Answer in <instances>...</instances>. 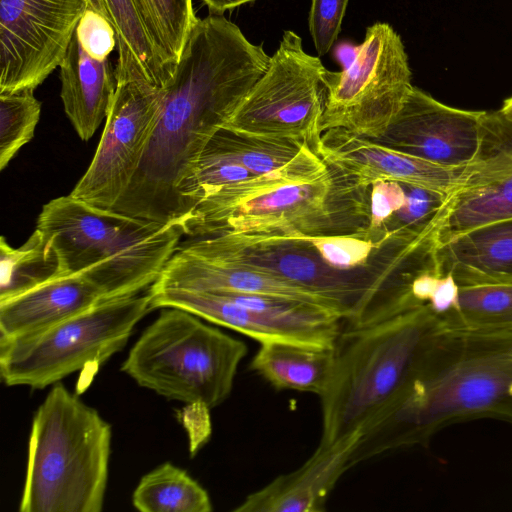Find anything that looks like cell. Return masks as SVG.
Listing matches in <instances>:
<instances>
[{
    "label": "cell",
    "mask_w": 512,
    "mask_h": 512,
    "mask_svg": "<svg viewBox=\"0 0 512 512\" xmlns=\"http://www.w3.org/2000/svg\"><path fill=\"white\" fill-rule=\"evenodd\" d=\"M270 57L223 15L198 18L161 87L159 119L140 167L111 209L183 226L182 183L264 74Z\"/></svg>",
    "instance_id": "obj_1"
},
{
    "label": "cell",
    "mask_w": 512,
    "mask_h": 512,
    "mask_svg": "<svg viewBox=\"0 0 512 512\" xmlns=\"http://www.w3.org/2000/svg\"><path fill=\"white\" fill-rule=\"evenodd\" d=\"M512 423V326H443L411 377L364 430L351 467L476 418Z\"/></svg>",
    "instance_id": "obj_2"
},
{
    "label": "cell",
    "mask_w": 512,
    "mask_h": 512,
    "mask_svg": "<svg viewBox=\"0 0 512 512\" xmlns=\"http://www.w3.org/2000/svg\"><path fill=\"white\" fill-rule=\"evenodd\" d=\"M370 188L354 185L309 146L271 172L202 192L184 223L193 238L221 233L363 232Z\"/></svg>",
    "instance_id": "obj_3"
},
{
    "label": "cell",
    "mask_w": 512,
    "mask_h": 512,
    "mask_svg": "<svg viewBox=\"0 0 512 512\" xmlns=\"http://www.w3.org/2000/svg\"><path fill=\"white\" fill-rule=\"evenodd\" d=\"M442 326V318L428 305L365 323L344 322L320 396L318 445L362 434L407 383Z\"/></svg>",
    "instance_id": "obj_4"
},
{
    "label": "cell",
    "mask_w": 512,
    "mask_h": 512,
    "mask_svg": "<svg viewBox=\"0 0 512 512\" xmlns=\"http://www.w3.org/2000/svg\"><path fill=\"white\" fill-rule=\"evenodd\" d=\"M36 229L55 250L61 275L85 278L103 301L149 289L185 235L177 221L134 217L71 194L46 203Z\"/></svg>",
    "instance_id": "obj_5"
},
{
    "label": "cell",
    "mask_w": 512,
    "mask_h": 512,
    "mask_svg": "<svg viewBox=\"0 0 512 512\" xmlns=\"http://www.w3.org/2000/svg\"><path fill=\"white\" fill-rule=\"evenodd\" d=\"M112 430L61 382L37 408L28 442L21 512H100Z\"/></svg>",
    "instance_id": "obj_6"
},
{
    "label": "cell",
    "mask_w": 512,
    "mask_h": 512,
    "mask_svg": "<svg viewBox=\"0 0 512 512\" xmlns=\"http://www.w3.org/2000/svg\"><path fill=\"white\" fill-rule=\"evenodd\" d=\"M140 335L121 371L168 399L214 408L230 395L247 346L198 316L162 308Z\"/></svg>",
    "instance_id": "obj_7"
},
{
    "label": "cell",
    "mask_w": 512,
    "mask_h": 512,
    "mask_svg": "<svg viewBox=\"0 0 512 512\" xmlns=\"http://www.w3.org/2000/svg\"><path fill=\"white\" fill-rule=\"evenodd\" d=\"M152 309L151 296L102 301L49 328L0 340V376L7 386L44 389L87 365H100L126 345Z\"/></svg>",
    "instance_id": "obj_8"
},
{
    "label": "cell",
    "mask_w": 512,
    "mask_h": 512,
    "mask_svg": "<svg viewBox=\"0 0 512 512\" xmlns=\"http://www.w3.org/2000/svg\"><path fill=\"white\" fill-rule=\"evenodd\" d=\"M400 35L384 22L367 27L346 68L327 70L320 129L341 128L377 139L401 110L413 88Z\"/></svg>",
    "instance_id": "obj_9"
},
{
    "label": "cell",
    "mask_w": 512,
    "mask_h": 512,
    "mask_svg": "<svg viewBox=\"0 0 512 512\" xmlns=\"http://www.w3.org/2000/svg\"><path fill=\"white\" fill-rule=\"evenodd\" d=\"M327 70L318 56L304 50L298 34L284 31L266 71L222 128L306 144L315 152L322 135Z\"/></svg>",
    "instance_id": "obj_10"
},
{
    "label": "cell",
    "mask_w": 512,
    "mask_h": 512,
    "mask_svg": "<svg viewBox=\"0 0 512 512\" xmlns=\"http://www.w3.org/2000/svg\"><path fill=\"white\" fill-rule=\"evenodd\" d=\"M182 246L253 266L305 287L333 302L348 323L365 315L387 276L379 267L357 271L333 268L305 234L221 233L194 238Z\"/></svg>",
    "instance_id": "obj_11"
},
{
    "label": "cell",
    "mask_w": 512,
    "mask_h": 512,
    "mask_svg": "<svg viewBox=\"0 0 512 512\" xmlns=\"http://www.w3.org/2000/svg\"><path fill=\"white\" fill-rule=\"evenodd\" d=\"M161 105V87L146 79L116 80L94 157L70 194L98 207L113 208L140 167Z\"/></svg>",
    "instance_id": "obj_12"
},
{
    "label": "cell",
    "mask_w": 512,
    "mask_h": 512,
    "mask_svg": "<svg viewBox=\"0 0 512 512\" xmlns=\"http://www.w3.org/2000/svg\"><path fill=\"white\" fill-rule=\"evenodd\" d=\"M316 154L354 185L368 189L393 181L446 195L490 182L511 167L503 154L482 157L467 166H444L387 147L341 128L322 133Z\"/></svg>",
    "instance_id": "obj_13"
},
{
    "label": "cell",
    "mask_w": 512,
    "mask_h": 512,
    "mask_svg": "<svg viewBox=\"0 0 512 512\" xmlns=\"http://www.w3.org/2000/svg\"><path fill=\"white\" fill-rule=\"evenodd\" d=\"M148 292L152 309H183L260 344L290 341L333 348L345 322L329 308L285 298H265L256 308H250L219 293L152 287Z\"/></svg>",
    "instance_id": "obj_14"
},
{
    "label": "cell",
    "mask_w": 512,
    "mask_h": 512,
    "mask_svg": "<svg viewBox=\"0 0 512 512\" xmlns=\"http://www.w3.org/2000/svg\"><path fill=\"white\" fill-rule=\"evenodd\" d=\"M85 0H0V93L34 90L64 58Z\"/></svg>",
    "instance_id": "obj_15"
},
{
    "label": "cell",
    "mask_w": 512,
    "mask_h": 512,
    "mask_svg": "<svg viewBox=\"0 0 512 512\" xmlns=\"http://www.w3.org/2000/svg\"><path fill=\"white\" fill-rule=\"evenodd\" d=\"M486 111L448 106L414 87L377 142L444 166H467L481 159Z\"/></svg>",
    "instance_id": "obj_16"
},
{
    "label": "cell",
    "mask_w": 512,
    "mask_h": 512,
    "mask_svg": "<svg viewBox=\"0 0 512 512\" xmlns=\"http://www.w3.org/2000/svg\"><path fill=\"white\" fill-rule=\"evenodd\" d=\"M152 288H178L212 293L255 294L287 298L329 308L344 315L325 297L253 266L179 245Z\"/></svg>",
    "instance_id": "obj_17"
},
{
    "label": "cell",
    "mask_w": 512,
    "mask_h": 512,
    "mask_svg": "<svg viewBox=\"0 0 512 512\" xmlns=\"http://www.w3.org/2000/svg\"><path fill=\"white\" fill-rule=\"evenodd\" d=\"M361 434L332 445H318L297 470L275 478L248 495L235 512H321L350 459Z\"/></svg>",
    "instance_id": "obj_18"
},
{
    "label": "cell",
    "mask_w": 512,
    "mask_h": 512,
    "mask_svg": "<svg viewBox=\"0 0 512 512\" xmlns=\"http://www.w3.org/2000/svg\"><path fill=\"white\" fill-rule=\"evenodd\" d=\"M102 301L99 291L85 278L57 276L0 301V340L37 333Z\"/></svg>",
    "instance_id": "obj_19"
},
{
    "label": "cell",
    "mask_w": 512,
    "mask_h": 512,
    "mask_svg": "<svg viewBox=\"0 0 512 512\" xmlns=\"http://www.w3.org/2000/svg\"><path fill=\"white\" fill-rule=\"evenodd\" d=\"M59 67L64 111L79 138L88 141L109 111L116 89L114 70L108 59L92 58L75 32Z\"/></svg>",
    "instance_id": "obj_20"
},
{
    "label": "cell",
    "mask_w": 512,
    "mask_h": 512,
    "mask_svg": "<svg viewBox=\"0 0 512 512\" xmlns=\"http://www.w3.org/2000/svg\"><path fill=\"white\" fill-rule=\"evenodd\" d=\"M442 273L458 284L512 282V217L470 229L437 246Z\"/></svg>",
    "instance_id": "obj_21"
},
{
    "label": "cell",
    "mask_w": 512,
    "mask_h": 512,
    "mask_svg": "<svg viewBox=\"0 0 512 512\" xmlns=\"http://www.w3.org/2000/svg\"><path fill=\"white\" fill-rule=\"evenodd\" d=\"M113 26L117 38L116 80L146 79L162 87L171 71L160 57L136 0H85Z\"/></svg>",
    "instance_id": "obj_22"
},
{
    "label": "cell",
    "mask_w": 512,
    "mask_h": 512,
    "mask_svg": "<svg viewBox=\"0 0 512 512\" xmlns=\"http://www.w3.org/2000/svg\"><path fill=\"white\" fill-rule=\"evenodd\" d=\"M333 366V348L290 341L260 344L250 368L277 390L317 394L325 391Z\"/></svg>",
    "instance_id": "obj_23"
},
{
    "label": "cell",
    "mask_w": 512,
    "mask_h": 512,
    "mask_svg": "<svg viewBox=\"0 0 512 512\" xmlns=\"http://www.w3.org/2000/svg\"><path fill=\"white\" fill-rule=\"evenodd\" d=\"M512 217V169L490 182L450 195L435 225L437 246L470 229Z\"/></svg>",
    "instance_id": "obj_24"
},
{
    "label": "cell",
    "mask_w": 512,
    "mask_h": 512,
    "mask_svg": "<svg viewBox=\"0 0 512 512\" xmlns=\"http://www.w3.org/2000/svg\"><path fill=\"white\" fill-rule=\"evenodd\" d=\"M141 512H210L207 491L185 470L166 462L145 474L132 494Z\"/></svg>",
    "instance_id": "obj_25"
},
{
    "label": "cell",
    "mask_w": 512,
    "mask_h": 512,
    "mask_svg": "<svg viewBox=\"0 0 512 512\" xmlns=\"http://www.w3.org/2000/svg\"><path fill=\"white\" fill-rule=\"evenodd\" d=\"M0 301L61 276L58 256L50 241L37 229L20 247L0 239Z\"/></svg>",
    "instance_id": "obj_26"
},
{
    "label": "cell",
    "mask_w": 512,
    "mask_h": 512,
    "mask_svg": "<svg viewBox=\"0 0 512 512\" xmlns=\"http://www.w3.org/2000/svg\"><path fill=\"white\" fill-rule=\"evenodd\" d=\"M303 145L305 144L289 140L240 135L221 128L210 139L201 154L232 161L254 175H261L288 163L299 153Z\"/></svg>",
    "instance_id": "obj_27"
},
{
    "label": "cell",
    "mask_w": 512,
    "mask_h": 512,
    "mask_svg": "<svg viewBox=\"0 0 512 512\" xmlns=\"http://www.w3.org/2000/svg\"><path fill=\"white\" fill-rule=\"evenodd\" d=\"M456 310L442 319L447 326L500 328L512 326V282L458 284Z\"/></svg>",
    "instance_id": "obj_28"
},
{
    "label": "cell",
    "mask_w": 512,
    "mask_h": 512,
    "mask_svg": "<svg viewBox=\"0 0 512 512\" xmlns=\"http://www.w3.org/2000/svg\"><path fill=\"white\" fill-rule=\"evenodd\" d=\"M147 31L172 72L186 39L198 20L192 0H136Z\"/></svg>",
    "instance_id": "obj_29"
},
{
    "label": "cell",
    "mask_w": 512,
    "mask_h": 512,
    "mask_svg": "<svg viewBox=\"0 0 512 512\" xmlns=\"http://www.w3.org/2000/svg\"><path fill=\"white\" fill-rule=\"evenodd\" d=\"M33 91L0 93V170L5 169L34 136L41 103Z\"/></svg>",
    "instance_id": "obj_30"
},
{
    "label": "cell",
    "mask_w": 512,
    "mask_h": 512,
    "mask_svg": "<svg viewBox=\"0 0 512 512\" xmlns=\"http://www.w3.org/2000/svg\"><path fill=\"white\" fill-rule=\"evenodd\" d=\"M406 202L405 186L393 181H378L370 186V219L363 235L374 241L388 239L385 226Z\"/></svg>",
    "instance_id": "obj_31"
},
{
    "label": "cell",
    "mask_w": 512,
    "mask_h": 512,
    "mask_svg": "<svg viewBox=\"0 0 512 512\" xmlns=\"http://www.w3.org/2000/svg\"><path fill=\"white\" fill-rule=\"evenodd\" d=\"M349 0H311L308 26L319 56L332 48L341 31Z\"/></svg>",
    "instance_id": "obj_32"
},
{
    "label": "cell",
    "mask_w": 512,
    "mask_h": 512,
    "mask_svg": "<svg viewBox=\"0 0 512 512\" xmlns=\"http://www.w3.org/2000/svg\"><path fill=\"white\" fill-rule=\"evenodd\" d=\"M75 34L82 48L94 59H108L117 46L116 32L102 15L87 7L80 18Z\"/></svg>",
    "instance_id": "obj_33"
},
{
    "label": "cell",
    "mask_w": 512,
    "mask_h": 512,
    "mask_svg": "<svg viewBox=\"0 0 512 512\" xmlns=\"http://www.w3.org/2000/svg\"><path fill=\"white\" fill-rule=\"evenodd\" d=\"M459 286L450 273H443L428 302L431 310L442 319L449 317L457 308Z\"/></svg>",
    "instance_id": "obj_34"
},
{
    "label": "cell",
    "mask_w": 512,
    "mask_h": 512,
    "mask_svg": "<svg viewBox=\"0 0 512 512\" xmlns=\"http://www.w3.org/2000/svg\"><path fill=\"white\" fill-rule=\"evenodd\" d=\"M208 7L211 15H223L224 12L233 10L243 4L256 0H202Z\"/></svg>",
    "instance_id": "obj_35"
},
{
    "label": "cell",
    "mask_w": 512,
    "mask_h": 512,
    "mask_svg": "<svg viewBox=\"0 0 512 512\" xmlns=\"http://www.w3.org/2000/svg\"><path fill=\"white\" fill-rule=\"evenodd\" d=\"M500 111L510 120H512V96L507 98L504 102Z\"/></svg>",
    "instance_id": "obj_36"
}]
</instances>
